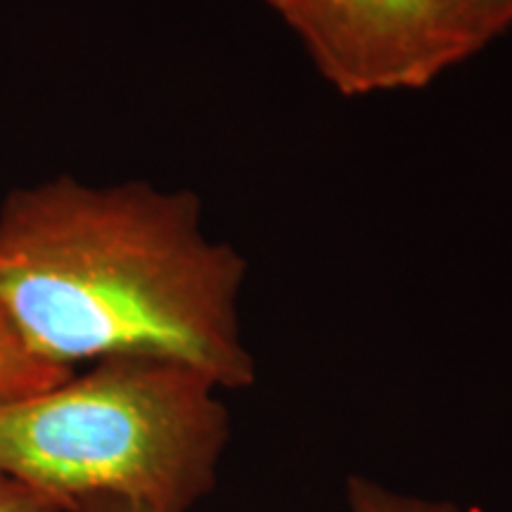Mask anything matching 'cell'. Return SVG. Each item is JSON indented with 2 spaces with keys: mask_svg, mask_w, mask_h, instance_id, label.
Returning <instances> with one entry per match:
<instances>
[{
  "mask_svg": "<svg viewBox=\"0 0 512 512\" xmlns=\"http://www.w3.org/2000/svg\"><path fill=\"white\" fill-rule=\"evenodd\" d=\"M74 512H157L143 503L128 501L121 496H91L76 503Z\"/></svg>",
  "mask_w": 512,
  "mask_h": 512,
  "instance_id": "ba28073f",
  "label": "cell"
},
{
  "mask_svg": "<svg viewBox=\"0 0 512 512\" xmlns=\"http://www.w3.org/2000/svg\"><path fill=\"white\" fill-rule=\"evenodd\" d=\"M456 5L475 55L512 27V0H456Z\"/></svg>",
  "mask_w": 512,
  "mask_h": 512,
  "instance_id": "5b68a950",
  "label": "cell"
},
{
  "mask_svg": "<svg viewBox=\"0 0 512 512\" xmlns=\"http://www.w3.org/2000/svg\"><path fill=\"white\" fill-rule=\"evenodd\" d=\"M342 98L422 91L475 55L456 0H264Z\"/></svg>",
  "mask_w": 512,
  "mask_h": 512,
  "instance_id": "3957f363",
  "label": "cell"
},
{
  "mask_svg": "<svg viewBox=\"0 0 512 512\" xmlns=\"http://www.w3.org/2000/svg\"><path fill=\"white\" fill-rule=\"evenodd\" d=\"M72 375L74 370L38 354L0 304V406L48 392Z\"/></svg>",
  "mask_w": 512,
  "mask_h": 512,
  "instance_id": "277c9868",
  "label": "cell"
},
{
  "mask_svg": "<svg viewBox=\"0 0 512 512\" xmlns=\"http://www.w3.org/2000/svg\"><path fill=\"white\" fill-rule=\"evenodd\" d=\"M349 503L354 512H460L448 503H430L392 494V491L358 477L349 482Z\"/></svg>",
  "mask_w": 512,
  "mask_h": 512,
  "instance_id": "8992f818",
  "label": "cell"
},
{
  "mask_svg": "<svg viewBox=\"0 0 512 512\" xmlns=\"http://www.w3.org/2000/svg\"><path fill=\"white\" fill-rule=\"evenodd\" d=\"M245 280L247 259L211 238L190 190L55 176L0 204V304L69 370L138 356L202 370L223 392L249 387Z\"/></svg>",
  "mask_w": 512,
  "mask_h": 512,
  "instance_id": "6da1fadb",
  "label": "cell"
},
{
  "mask_svg": "<svg viewBox=\"0 0 512 512\" xmlns=\"http://www.w3.org/2000/svg\"><path fill=\"white\" fill-rule=\"evenodd\" d=\"M0 512H69L60 498L0 472Z\"/></svg>",
  "mask_w": 512,
  "mask_h": 512,
  "instance_id": "52a82bcc",
  "label": "cell"
},
{
  "mask_svg": "<svg viewBox=\"0 0 512 512\" xmlns=\"http://www.w3.org/2000/svg\"><path fill=\"white\" fill-rule=\"evenodd\" d=\"M223 389L183 363L105 358L0 406V472L60 498L121 496L185 512L214 489L230 437Z\"/></svg>",
  "mask_w": 512,
  "mask_h": 512,
  "instance_id": "7a4b0ae2",
  "label": "cell"
}]
</instances>
